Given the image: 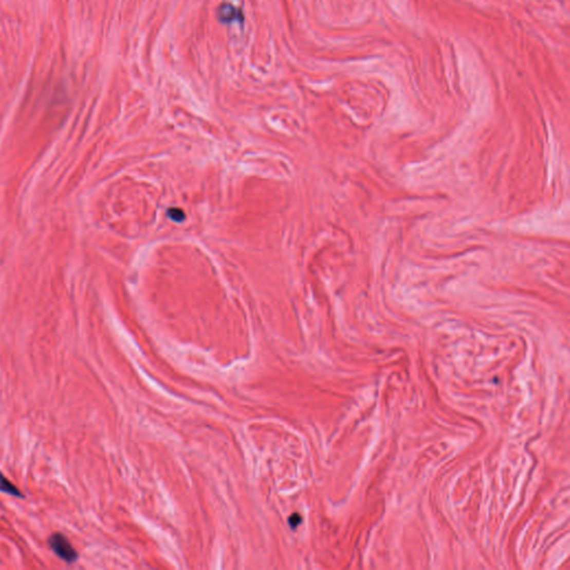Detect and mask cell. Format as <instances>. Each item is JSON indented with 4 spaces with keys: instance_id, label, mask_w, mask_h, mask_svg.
<instances>
[{
    "instance_id": "obj_3",
    "label": "cell",
    "mask_w": 570,
    "mask_h": 570,
    "mask_svg": "<svg viewBox=\"0 0 570 570\" xmlns=\"http://www.w3.org/2000/svg\"><path fill=\"white\" fill-rule=\"evenodd\" d=\"M0 492L10 494L12 497L17 498H25V495L20 492L19 489L5 477V474L0 471Z\"/></svg>"
},
{
    "instance_id": "obj_4",
    "label": "cell",
    "mask_w": 570,
    "mask_h": 570,
    "mask_svg": "<svg viewBox=\"0 0 570 570\" xmlns=\"http://www.w3.org/2000/svg\"><path fill=\"white\" fill-rule=\"evenodd\" d=\"M169 216L175 222H182L185 217V214L180 209H170Z\"/></svg>"
},
{
    "instance_id": "obj_2",
    "label": "cell",
    "mask_w": 570,
    "mask_h": 570,
    "mask_svg": "<svg viewBox=\"0 0 570 570\" xmlns=\"http://www.w3.org/2000/svg\"><path fill=\"white\" fill-rule=\"evenodd\" d=\"M217 18L223 24H232L243 22L244 16L241 9L231 4H222L217 8Z\"/></svg>"
},
{
    "instance_id": "obj_5",
    "label": "cell",
    "mask_w": 570,
    "mask_h": 570,
    "mask_svg": "<svg viewBox=\"0 0 570 570\" xmlns=\"http://www.w3.org/2000/svg\"><path fill=\"white\" fill-rule=\"evenodd\" d=\"M300 522H301V516L298 513L292 514L290 519H288V524H290L292 528H297L300 525Z\"/></svg>"
},
{
    "instance_id": "obj_1",
    "label": "cell",
    "mask_w": 570,
    "mask_h": 570,
    "mask_svg": "<svg viewBox=\"0 0 570 570\" xmlns=\"http://www.w3.org/2000/svg\"><path fill=\"white\" fill-rule=\"evenodd\" d=\"M48 546L51 551L66 564H73L78 560L79 556L76 549L72 547L69 539L62 532L52 534L48 538Z\"/></svg>"
}]
</instances>
